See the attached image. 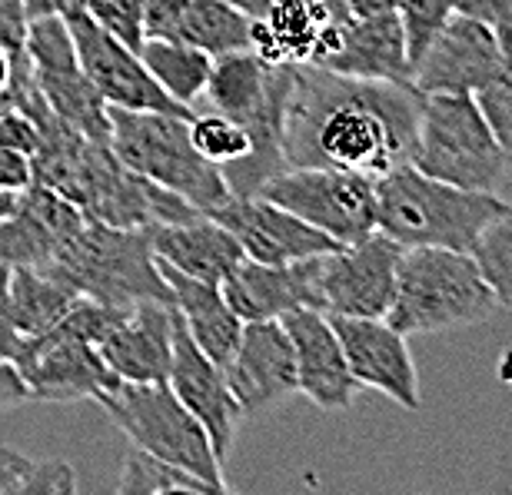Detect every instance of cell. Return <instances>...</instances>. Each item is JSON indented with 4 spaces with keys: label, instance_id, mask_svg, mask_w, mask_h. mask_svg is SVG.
I'll use <instances>...</instances> for the list:
<instances>
[{
    "label": "cell",
    "instance_id": "obj_1",
    "mask_svg": "<svg viewBox=\"0 0 512 495\" xmlns=\"http://www.w3.org/2000/svg\"><path fill=\"white\" fill-rule=\"evenodd\" d=\"M419 90L360 80L320 64H296L283 110L280 153L286 167H333L366 177L413 160Z\"/></svg>",
    "mask_w": 512,
    "mask_h": 495
},
{
    "label": "cell",
    "instance_id": "obj_2",
    "mask_svg": "<svg viewBox=\"0 0 512 495\" xmlns=\"http://www.w3.org/2000/svg\"><path fill=\"white\" fill-rule=\"evenodd\" d=\"M293 67L296 64L263 60L256 50H233V54L213 57L203 100L237 120L253 140V153L247 160L223 167L233 197H250L266 177L286 167L280 153V130L293 87Z\"/></svg>",
    "mask_w": 512,
    "mask_h": 495
},
{
    "label": "cell",
    "instance_id": "obj_3",
    "mask_svg": "<svg viewBox=\"0 0 512 495\" xmlns=\"http://www.w3.org/2000/svg\"><path fill=\"white\" fill-rule=\"evenodd\" d=\"M496 193L463 190L419 173L413 163L376 177V230L399 246H443L469 253L479 233L506 213Z\"/></svg>",
    "mask_w": 512,
    "mask_h": 495
},
{
    "label": "cell",
    "instance_id": "obj_4",
    "mask_svg": "<svg viewBox=\"0 0 512 495\" xmlns=\"http://www.w3.org/2000/svg\"><path fill=\"white\" fill-rule=\"evenodd\" d=\"M496 293L483 280L473 253L443 246H403L396 263L386 323L403 336H429L493 319Z\"/></svg>",
    "mask_w": 512,
    "mask_h": 495
},
{
    "label": "cell",
    "instance_id": "obj_5",
    "mask_svg": "<svg viewBox=\"0 0 512 495\" xmlns=\"http://www.w3.org/2000/svg\"><path fill=\"white\" fill-rule=\"evenodd\" d=\"M110 117V150L130 173L177 193L193 210L210 213L230 197V183L223 167L200 157L190 140V117L157 110H117Z\"/></svg>",
    "mask_w": 512,
    "mask_h": 495
},
{
    "label": "cell",
    "instance_id": "obj_6",
    "mask_svg": "<svg viewBox=\"0 0 512 495\" xmlns=\"http://www.w3.org/2000/svg\"><path fill=\"white\" fill-rule=\"evenodd\" d=\"M40 270L54 273L80 296L110 306H130L140 299L170 303V290L160 276L147 226H110L87 220Z\"/></svg>",
    "mask_w": 512,
    "mask_h": 495
},
{
    "label": "cell",
    "instance_id": "obj_7",
    "mask_svg": "<svg viewBox=\"0 0 512 495\" xmlns=\"http://www.w3.org/2000/svg\"><path fill=\"white\" fill-rule=\"evenodd\" d=\"M413 167L463 190L496 193L509 157L473 94H419Z\"/></svg>",
    "mask_w": 512,
    "mask_h": 495
},
{
    "label": "cell",
    "instance_id": "obj_8",
    "mask_svg": "<svg viewBox=\"0 0 512 495\" xmlns=\"http://www.w3.org/2000/svg\"><path fill=\"white\" fill-rule=\"evenodd\" d=\"M97 402L137 449L210 482L220 495L230 492V482L223 476V462L210 446L207 429L177 399L170 383H124L120 379Z\"/></svg>",
    "mask_w": 512,
    "mask_h": 495
},
{
    "label": "cell",
    "instance_id": "obj_9",
    "mask_svg": "<svg viewBox=\"0 0 512 495\" xmlns=\"http://www.w3.org/2000/svg\"><path fill=\"white\" fill-rule=\"evenodd\" d=\"M256 193L290 210L336 243L363 240L376 230V177L333 167H283Z\"/></svg>",
    "mask_w": 512,
    "mask_h": 495
},
{
    "label": "cell",
    "instance_id": "obj_10",
    "mask_svg": "<svg viewBox=\"0 0 512 495\" xmlns=\"http://www.w3.org/2000/svg\"><path fill=\"white\" fill-rule=\"evenodd\" d=\"M399 253L403 246L373 230L363 240L310 256L313 309L326 316H386Z\"/></svg>",
    "mask_w": 512,
    "mask_h": 495
},
{
    "label": "cell",
    "instance_id": "obj_11",
    "mask_svg": "<svg viewBox=\"0 0 512 495\" xmlns=\"http://www.w3.org/2000/svg\"><path fill=\"white\" fill-rule=\"evenodd\" d=\"M27 64L34 77L37 94L57 113L67 127L80 130L90 140L110 143V117L107 103L100 100L94 84L87 80L77 60L74 40L64 17H37L27 20Z\"/></svg>",
    "mask_w": 512,
    "mask_h": 495
},
{
    "label": "cell",
    "instance_id": "obj_12",
    "mask_svg": "<svg viewBox=\"0 0 512 495\" xmlns=\"http://www.w3.org/2000/svg\"><path fill=\"white\" fill-rule=\"evenodd\" d=\"M74 40L77 60L84 67L87 80L94 84L100 100L117 110H157V113H177V117H193L190 107L173 100L163 90L137 50L120 44L104 27H97L90 14H74L64 20Z\"/></svg>",
    "mask_w": 512,
    "mask_h": 495
},
{
    "label": "cell",
    "instance_id": "obj_13",
    "mask_svg": "<svg viewBox=\"0 0 512 495\" xmlns=\"http://www.w3.org/2000/svg\"><path fill=\"white\" fill-rule=\"evenodd\" d=\"M14 366L24 376L30 399L44 402L100 399L120 383L114 369L104 363L97 343L67 333L60 326H50L47 333L30 336Z\"/></svg>",
    "mask_w": 512,
    "mask_h": 495
},
{
    "label": "cell",
    "instance_id": "obj_14",
    "mask_svg": "<svg viewBox=\"0 0 512 495\" xmlns=\"http://www.w3.org/2000/svg\"><path fill=\"white\" fill-rule=\"evenodd\" d=\"M503 64V44L483 20L453 10L413 64L419 94H476Z\"/></svg>",
    "mask_w": 512,
    "mask_h": 495
},
{
    "label": "cell",
    "instance_id": "obj_15",
    "mask_svg": "<svg viewBox=\"0 0 512 495\" xmlns=\"http://www.w3.org/2000/svg\"><path fill=\"white\" fill-rule=\"evenodd\" d=\"M227 386L243 419H256L300 396L296 389V359L293 343L280 319H256L243 323L240 343L223 366Z\"/></svg>",
    "mask_w": 512,
    "mask_h": 495
},
{
    "label": "cell",
    "instance_id": "obj_16",
    "mask_svg": "<svg viewBox=\"0 0 512 495\" xmlns=\"http://www.w3.org/2000/svg\"><path fill=\"white\" fill-rule=\"evenodd\" d=\"M343 343L346 366L360 389H376L403 409L423 406L409 343L383 316H330Z\"/></svg>",
    "mask_w": 512,
    "mask_h": 495
},
{
    "label": "cell",
    "instance_id": "obj_17",
    "mask_svg": "<svg viewBox=\"0 0 512 495\" xmlns=\"http://www.w3.org/2000/svg\"><path fill=\"white\" fill-rule=\"evenodd\" d=\"M170 389L187 406L210 436V446L217 459L227 466L233 456L243 412L233 399L227 376L203 349L193 343L187 326L180 323V313L173 319V359H170Z\"/></svg>",
    "mask_w": 512,
    "mask_h": 495
},
{
    "label": "cell",
    "instance_id": "obj_18",
    "mask_svg": "<svg viewBox=\"0 0 512 495\" xmlns=\"http://www.w3.org/2000/svg\"><path fill=\"white\" fill-rule=\"evenodd\" d=\"M210 216L227 226L233 240L240 243L243 256L256 263H296L340 246L316 226L276 206L273 200L260 197V193L230 197L217 210H210Z\"/></svg>",
    "mask_w": 512,
    "mask_h": 495
},
{
    "label": "cell",
    "instance_id": "obj_19",
    "mask_svg": "<svg viewBox=\"0 0 512 495\" xmlns=\"http://www.w3.org/2000/svg\"><path fill=\"white\" fill-rule=\"evenodd\" d=\"M280 323L293 343L300 396H306L323 412L350 409L360 386H356L350 366H346V353L333 329V319L320 313V309L300 306L293 313H286Z\"/></svg>",
    "mask_w": 512,
    "mask_h": 495
},
{
    "label": "cell",
    "instance_id": "obj_20",
    "mask_svg": "<svg viewBox=\"0 0 512 495\" xmlns=\"http://www.w3.org/2000/svg\"><path fill=\"white\" fill-rule=\"evenodd\" d=\"M173 319L177 309L163 299H140L124 313L97 349L104 363L124 383H167L173 359Z\"/></svg>",
    "mask_w": 512,
    "mask_h": 495
},
{
    "label": "cell",
    "instance_id": "obj_21",
    "mask_svg": "<svg viewBox=\"0 0 512 495\" xmlns=\"http://www.w3.org/2000/svg\"><path fill=\"white\" fill-rule=\"evenodd\" d=\"M320 67L333 70V74H343V77L413 84L403 20H399L396 10L350 14L346 24L340 27L336 47L320 60Z\"/></svg>",
    "mask_w": 512,
    "mask_h": 495
},
{
    "label": "cell",
    "instance_id": "obj_22",
    "mask_svg": "<svg viewBox=\"0 0 512 495\" xmlns=\"http://www.w3.org/2000/svg\"><path fill=\"white\" fill-rule=\"evenodd\" d=\"M150 246L160 263L173 266L177 273H187L193 280L223 283L237 266L247 260L240 243L223 223L213 220L210 213H190L183 220L153 223Z\"/></svg>",
    "mask_w": 512,
    "mask_h": 495
},
{
    "label": "cell",
    "instance_id": "obj_23",
    "mask_svg": "<svg viewBox=\"0 0 512 495\" xmlns=\"http://www.w3.org/2000/svg\"><path fill=\"white\" fill-rule=\"evenodd\" d=\"M223 296L243 323L256 319H283L300 306L313 309V276L310 256L296 263H256L243 260L220 283Z\"/></svg>",
    "mask_w": 512,
    "mask_h": 495
},
{
    "label": "cell",
    "instance_id": "obj_24",
    "mask_svg": "<svg viewBox=\"0 0 512 495\" xmlns=\"http://www.w3.org/2000/svg\"><path fill=\"white\" fill-rule=\"evenodd\" d=\"M157 266H160L163 283H167V290H170V303L180 313V323L187 326L190 339L223 369L243 333V319L233 313V306L227 303V296H223V286L193 280V276L177 273L173 266L160 260Z\"/></svg>",
    "mask_w": 512,
    "mask_h": 495
},
{
    "label": "cell",
    "instance_id": "obj_25",
    "mask_svg": "<svg viewBox=\"0 0 512 495\" xmlns=\"http://www.w3.org/2000/svg\"><path fill=\"white\" fill-rule=\"evenodd\" d=\"M80 293L40 266H7V299L14 323L27 339L47 333Z\"/></svg>",
    "mask_w": 512,
    "mask_h": 495
},
{
    "label": "cell",
    "instance_id": "obj_26",
    "mask_svg": "<svg viewBox=\"0 0 512 495\" xmlns=\"http://www.w3.org/2000/svg\"><path fill=\"white\" fill-rule=\"evenodd\" d=\"M137 54L143 64H147L153 80H157L173 100H180L183 107L197 110V100L203 97V90H207L210 67H213V57L207 50L183 44V40L147 37Z\"/></svg>",
    "mask_w": 512,
    "mask_h": 495
},
{
    "label": "cell",
    "instance_id": "obj_27",
    "mask_svg": "<svg viewBox=\"0 0 512 495\" xmlns=\"http://www.w3.org/2000/svg\"><path fill=\"white\" fill-rule=\"evenodd\" d=\"M177 40L207 50L210 57L253 47V17L230 0H190Z\"/></svg>",
    "mask_w": 512,
    "mask_h": 495
},
{
    "label": "cell",
    "instance_id": "obj_28",
    "mask_svg": "<svg viewBox=\"0 0 512 495\" xmlns=\"http://www.w3.org/2000/svg\"><path fill=\"white\" fill-rule=\"evenodd\" d=\"M117 492L120 495H183V492H193V495H220L210 482H203L190 472H183L170 462H163L150 452H143L133 446L124 459V469H120V482H117Z\"/></svg>",
    "mask_w": 512,
    "mask_h": 495
},
{
    "label": "cell",
    "instance_id": "obj_29",
    "mask_svg": "<svg viewBox=\"0 0 512 495\" xmlns=\"http://www.w3.org/2000/svg\"><path fill=\"white\" fill-rule=\"evenodd\" d=\"M473 260L496 293L499 309H512V203L506 213H499L493 223L479 233L473 250Z\"/></svg>",
    "mask_w": 512,
    "mask_h": 495
},
{
    "label": "cell",
    "instance_id": "obj_30",
    "mask_svg": "<svg viewBox=\"0 0 512 495\" xmlns=\"http://www.w3.org/2000/svg\"><path fill=\"white\" fill-rule=\"evenodd\" d=\"M190 140H193V147L200 150V157H207L210 163H217V167H230V163L247 160L253 153L250 133L220 110H207V113L193 110Z\"/></svg>",
    "mask_w": 512,
    "mask_h": 495
},
{
    "label": "cell",
    "instance_id": "obj_31",
    "mask_svg": "<svg viewBox=\"0 0 512 495\" xmlns=\"http://www.w3.org/2000/svg\"><path fill=\"white\" fill-rule=\"evenodd\" d=\"M499 44H503V64H499L496 74L476 90L473 100L479 103L489 130L496 133L499 147L506 150V157L512 163V34L503 30Z\"/></svg>",
    "mask_w": 512,
    "mask_h": 495
},
{
    "label": "cell",
    "instance_id": "obj_32",
    "mask_svg": "<svg viewBox=\"0 0 512 495\" xmlns=\"http://www.w3.org/2000/svg\"><path fill=\"white\" fill-rule=\"evenodd\" d=\"M456 10V0H399L396 14L403 20V34H406V54L409 67L416 64L419 54L426 50V44L433 40V34L446 24V17Z\"/></svg>",
    "mask_w": 512,
    "mask_h": 495
},
{
    "label": "cell",
    "instance_id": "obj_33",
    "mask_svg": "<svg viewBox=\"0 0 512 495\" xmlns=\"http://www.w3.org/2000/svg\"><path fill=\"white\" fill-rule=\"evenodd\" d=\"M87 14L97 27H104L110 37L130 50H140L147 40L143 34V0H87Z\"/></svg>",
    "mask_w": 512,
    "mask_h": 495
},
{
    "label": "cell",
    "instance_id": "obj_34",
    "mask_svg": "<svg viewBox=\"0 0 512 495\" xmlns=\"http://www.w3.org/2000/svg\"><path fill=\"white\" fill-rule=\"evenodd\" d=\"M0 147L27 153L30 160H34L37 150H40V127H37V120L30 117L27 110L17 107L10 90L4 94V100H0Z\"/></svg>",
    "mask_w": 512,
    "mask_h": 495
},
{
    "label": "cell",
    "instance_id": "obj_35",
    "mask_svg": "<svg viewBox=\"0 0 512 495\" xmlns=\"http://www.w3.org/2000/svg\"><path fill=\"white\" fill-rule=\"evenodd\" d=\"M187 4L190 0H143V34L160 40H177Z\"/></svg>",
    "mask_w": 512,
    "mask_h": 495
},
{
    "label": "cell",
    "instance_id": "obj_36",
    "mask_svg": "<svg viewBox=\"0 0 512 495\" xmlns=\"http://www.w3.org/2000/svg\"><path fill=\"white\" fill-rule=\"evenodd\" d=\"M77 472L70 462H37L27 495H74Z\"/></svg>",
    "mask_w": 512,
    "mask_h": 495
},
{
    "label": "cell",
    "instance_id": "obj_37",
    "mask_svg": "<svg viewBox=\"0 0 512 495\" xmlns=\"http://www.w3.org/2000/svg\"><path fill=\"white\" fill-rule=\"evenodd\" d=\"M27 336L20 333V326L14 323L10 313V299H7V266H0V359L17 363V356L24 353Z\"/></svg>",
    "mask_w": 512,
    "mask_h": 495
},
{
    "label": "cell",
    "instance_id": "obj_38",
    "mask_svg": "<svg viewBox=\"0 0 512 495\" xmlns=\"http://www.w3.org/2000/svg\"><path fill=\"white\" fill-rule=\"evenodd\" d=\"M34 466V459L0 446V495H27Z\"/></svg>",
    "mask_w": 512,
    "mask_h": 495
},
{
    "label": "cell",
    "instance_id": "obj_39",
    "mask_svg": "<svg viewBox=\"0 0 512 495\" xmlns=\"http://www.w3.org/2000/svg\"><path fill=\"white\" fill-rule=\"evenodd\" d=\"M34 183V160L20 150L0 147V193H24Z\"/></svg>",
    "mask_w": 512,
    "mask_h": 495
},
{
    "label": "cell",
    "instance_id": "obj_40",
    "mask_svg": "<svg viewBox=\"0 0 512 495\" xmlns=\"http://www.w3.org/2000/svg\"><path fill=\"white\" fill-rule=\"evenodd\" d=\"M24 37H27L24 0H0V44L14 57H24Z\"/></svg>",
    "mask_w": 512,
    "mask_h": 495
},
{
    "label": "cell",
    "instance_id": "obj_41",
    "mask_svg": "<svg viewBox=\"0 0 512 495\" xmlns=\"http://www.w3.org/2000/svg\"><path fill=\"white\" fill-rule=\"evenodd\" d=\"M456 10L466 17L483 20L496 34H512V0H456Z\"/></svg>",
    "mask_w": 512,
    "mask_h": 495
},
{
    "label": "cell",
    "instance_id": "obj_42",
    "mask_svg": "<svg viewBox=\"0 0 512 495\" xmlns=\"http://www.w3.org/2000/svg\"><path fill=\"white\" fill-rule=\"evenodd\" d=\"M27 399L30 389L24 383V376H20V369L14 363H7V359H0V412L24 406Z\"/></svg>",
    "mask_w": 512,
    "mask_h": 495
},
{
    "label": "cell",
    "instance_id": "obj_43",
    "mask_svg": "<svg viewBox=\"0 0 512 495\" xmlns=\"http://www.w3.org/2000/svg\"><path fill=\"white\" fill-rule=\"evenodd\" d=\"M27 20L37 17H74V14H87V0H24Z\"/></svg>",
    "mask_w": 512,
    "mask_h": 495
},
{
    "label": "cell",
    "instance_id": "obj_44",
    "mask_svg": "<svg viewBox=\"0 0 512 495\" xmlns=\"http://www.w3.org/2000/svg\"><path fill=\"white\" fill-rule=\"evenodd\" d=\"M24 60H27V54L14 57L4 44H0V97H4L10 90V84H14V74H17V67L24 64Z\"/></svg>",
    "mask_w": 512,
    "mask_h": 495
},
{
    "label": "cell",
    "instance_id": "obj_45",
    "mask_svg": "<svg viewBox=\"0 0 512 495\" xmlns=\"http://www.w3.org/2000/svg\"><path fill=\"white\" fill-rule=\"evenodd\" d=\"M399 0H346L350 14H376V10H396Z\"/></svg>",
    "mask_w": 512,
    "mask_h": 495
},
{
    "label": "cell",
    "instance_id": "obj_46",
    "mask_svg": "<svg viewBox=\"0 0 512 495\" xmlns=\"http://www.w3.org/2000/svg\"><path fill=\"white\" fill-rule=\"evenodd\" d=\"M17 203H20V193H0V223L17 213Z\"/></svg>",
    "mask_w": 512,
    "mask_h": 495
},
{
    "label": "cell",
    "instance_id": "obj_47",
    "mask_svg": "<svg viewBox=\"0 0 512 495\" xmlns=\"http://www.w3.org/2000/svg\"><path fill=\"white\" fill-rule=\"evenodd\" d=\"M0 100H4V97H0Z\"/></svg>",
    "mask_w": 512,
    "mask_h": 495
}]
</instances>
